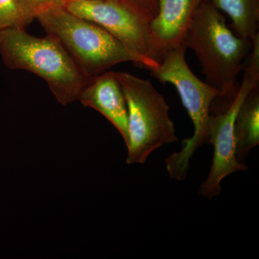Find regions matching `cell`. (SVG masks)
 <instances>
[{
	"label": "cell",
	"instance_id": "8",
	"mask_svg": "<svg viewBox=\"0 0 259 259\" xmlns=\"http://www.w3.org/2000/svg\"><path fill=\"white\" fill-rule=\"evenodd\" d=\"M158 11L149 24L148 54L159 63L183 44L186 32L202 0H156Z\"/></svg>",
	"mask_w": 259,
	"mask_h": 259
},
{
	"label": "cell",
	"instance_id": "2",
	"mask_svg": "<svg viewBox=\"0 0 259 259\" xmlns=\"http://www.w3.org/2000/svg\"><path fill=\"white\" fill-rule=\"evenodd\" d=\"M0 56L9 69L25 70L44 79L63 106L78 100L92 79L83 74L62 44L49 34L38 37L25 29L1 30Z\"/></svg>",
	"mask_w": 259,
	"mask_h": 259
},
{
	"label": "cell",
	"instance_id": "6",
	"mask_svg": "<svg viewBox=\"0 0 259 259\" xmlns=\"http://www.w3.org/2000/svg\"><path fill=\"white\" fill-rule=\"evenodd\" d=\"M238 93L222 111L210 114L207 124V144L214 146L212 166L199 193L208 199L221 194V182L231 174L247 171L248 167L236 158L235 121L242 102L259 85V51L255 49L245 61Z\"/></svg>",
	"mask_w": 259,
	"mask_h": 259
},
{
	"label": "cell",
	"instance_id": "1",
	"mask_svg": "<svg viewBox=\"0 0 259 259\" xmlns=\"http://www.w3.org/2000/svg\"><path fill=\"white\" fill-rule=\"evenodd\" d=\"M183 44L194 51L206 82L221 91L225 107H228L238 93V77L244 69L253 42L233 33L222 12L209 0H202Z\"/></svg>",
	"mask_w": 259,
	"mask_h": 259
},
{
	"label": "cell",
	"instance_id": "10",
	"mask_svg": "<svg viewBox=\"0 0 259 259\" xmlns=\"http://www.w3.org/2000/svg\"><path fill=\"white\" fill-rule=\"evenodd\" d=\"M234 130L236 158L240 163H244L250 151L259 144V85L242 102Z\"/></svg>",
	"mask_w": 259,
	"mask_h": 259
},
{
	"label": "cell",
	"instance_id": "16",
	"mask_svg": "<svg viewBox=\"0 0 259 259\" xmlns=\"http://www.w3.org/2000/svg\"><path fill=\"white\" fill-rule=\"evenodd\" d=\"M66 1H67V0H65V3H66Z\"/></svg>",
	"mask_w": 259,
	"mask_h": 259
},
{
	"label": "cell",
	"instance_id": "13",
	"mask_svg": "<svg viewBox=\"0 0 259 259\" xmlns=\"http://www.w3.org/2000/svg\"><path fill=\"white\" fill-rule=\"evenodd\" d=\"M19 3L32 20L49 8L64 6L65 0H18Z\"/></svg>",
	"mask_w": 259,
	"mask_h": 259
},
{
	"label": "cell",
	"instance_id": "11",
	"mask_svg": "<svg viewBox=\"0 0 259 259\" xmlns=\"http://www.w3.org/2000/svg\"><path fill=\"white\" fill-rule=\"evenodd\" d=\"M228 15L238 36L253 42L259 35V0H209Z\"/></svg>",
	"mask_w": 259,
	"mask_h": 259
},
{
	"label": "cell",
	"instance_id": "7",
	"mask_svg": "<svg viewBox=\"0 0 259 259\" xmlns=\"http://www.w3.org/2000/svg\"><path fill=\"white\" fill-rule=\"evenodd\" d=\"M64 7L105 28L130 51L151 59L148 28L155 15L138 0H67Z\"/></svg>",
	"mask_w": 259,
	"mask_h": 259
},
{
	"label": "cell",
	"instance_id": "12",
	"mask_svg": "<svg viewBox=\"0 0 259 259\" xmlns=\"http://www.w3.org/2000/svg\"><path fill=\"white\" fill-rule=\"evenodd\" d=\"M32 21L18 0H0V31L8 28L25 29Z\"/></svg>",
	"mask_w": 259,
	"mask_h": 259
},
{
	"label": "cell",
	"instance_id": "9",
	"mask_svg": "<svg viewBox=\"0 0 259 259\" xmlns=\"http://www.w3.org/2000/svg\"><path fill=\"white\" fill-rule=\"evenodd\" d=\"M78 100L110 121L125 141H128V118L125 96L117 73L105 71L92 78L80 93Z\"/></svg>",
	"mask_w": 259,
	"mask_h": 259
},
{
	"label": "cell",
	"instance_id": "4",
	"mask_svg": "<svg viewBox=\"0 0 259 259\" xmlns=\"http://www.w3.org/2000/svg\"><path fill=\"white\" fill-rule=\"evenodd\" d=\"M187 49L182 44L167 53L157 66L148 70L158 81L171 83L176 88L193 123L192 137L184 140L180 151L172 153L166 160L167 172L177 181L185 180L191 158L199 148L207 144V124L211 109L216 100L223 98L221 91L192 72L186 61Z\"/></svg>",
	"mask_w": 259,
	"mask_h": 259
},
{
	"label": "cell",
	"instance_id": "14",
	"mask_svg": "<svg viewBox=\"0 0 259 259\" xmlns=\"http://www.w3.org/2000/svg\"><path fill=\"white\" fill-rule=\"evenodd\" d=\"M138 1L144 5L146 8L152 12L153 14L156 15L158 11L157 1L156 0H138Z\"/></svg>",
	"mask_w": 259,
	"mask_h": 259
},
{
	"label": "cell",
	"instance_id": "5",
	"mask_svg": "<svg viewBox=\"0 0 259 259\" xmlns=\"http://www.w3.org/2000/svg\"><path fill=\"white\" fill-rule=\"evenodd\" d=\"M117 73L125 96L128 118L127 164H143L164 145L178 141L169 106L148 79Z\"/></svg>",
	"mask_w": 259,
	"mask_h": 259
},
{
	"label": "cell",
	"instance_id": "15",
	"mask_svg": "<svg viewBox=\"0 0 259 259\" xmlns=\"http://www.w3.org/2000/svg\"><path fill=\"white\" fill-rule=\"evenodd\" d=\"M90 1H95V0H90Z\"/></svg>",
	"mask_w": 259,
	"mask_h": 259
},
{
	"label": "cell",
	"instance_id": "3",
	"mask_svg": "<svg viewBox=\"0 0 259 259\" xmlns=\"http://www.w3.org/2000/svg\"><path fill=\"white\" fill-rule=\"evenodd\" d=\"M35 19L47 34L62 44L89 78L120 63L133 62L148 70L158 66L156 61L137 55L105 28L73 14L64 6L49 8Z\"/></svg>",
	"mask_w": 259,
	"mask_h": 259
}]
</instances>
